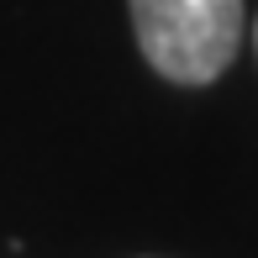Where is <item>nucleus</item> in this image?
Listing matches in <instances>:
<instances>
[{
    "instance_id": "obj_1",
    "label": "nucleus",
    "mask_w": 258,
    "mask_h": 258,
    "mask_svg": "<svg viewBox=\"0 0 258 258\" xmlns=\"http://www.w3.org/2000/svg\"><path fill=\"white\" fill-rule=\"evenodd\" d=\"M143 58L174 85H211L242 48V0H126Z\"/></svg>"
}]
</instances>
